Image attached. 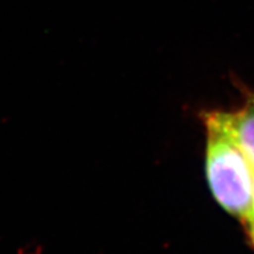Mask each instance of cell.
Instances as JSON below:
<instances>
[{
    "mask_svg": "<svg viewBox=\"0 0 254 254\" xmlns=\"http://www.w3.org/2000/svg\"><path fill=\"white\" fill-rule=\"evenodd\" d=\"M206 172L214 198L222 207L244 220L254 205V166L234 139L231 113L206 114Z\"/></svg>",
    "mask_w": 254,
    "mask_h": 254,
    "instance_id": "cell-1",
    "label": "cell"
},
{
    "mask_svg": "<svg viewBox=\"0 0 254 254\" xmlns=\"http://www.w3.org/2000/svg\"><path fill=\"white\" fill-rule=\"evenodd\" d=\"M231 126L234 139L254 166V95L247 99L243 109L231 113Z\"/></svg>",
    "mask_w": 254,
    "mask_h": 254,
    "instance_id": "cell-2",
    "label": "cell"
},
{
    "mask_svg": "<svg viewBox=\"0 0 254 254\" xmlns=\"http://www.w3.org/2000/svg\"><path fill=\"white\" fill-rule=\"evenodd\" d=\"M246 225H247V228H249L251 239H252L253 245H254V215H253V217L247 219Z\"/></svg>",
    "mask_w": 254,
    "mask_h": 254,
    "instance_id": "cell-3",
    "label": "cell"
},
{
    "mask_svg": "<svg viewBox=\"0 0 254 254\" xmlns=\"http://www.w3.org/2000/svg\"><path fill=\"white\" fill-rule=\"evenodd\" d=\"M253 215H254V205H253V212H252V214H251V217H253ZM251 217H250V218H251ZM247 219H249V218H247ZM247 219H246V220H247ZM246 220H245V221H246Z\"/></svg>",
    "mask_w": 254,
    "mask_h": 254,
    "instance_id": "cell-4",
    "label": "cell"
}]
</instances>
